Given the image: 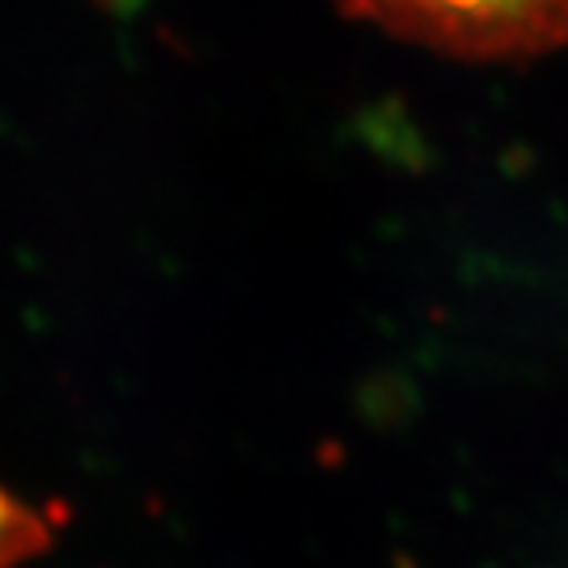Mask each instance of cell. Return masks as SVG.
<instances>
[{"mask_svg":"<svg viewBox=\"0 0 568 568\" xmlns=\"http://www.w3.org/2000/svg\"><path fill=\"white\" fill-rule=\"evenodd\" d=\"M392 38L454 60H531L568 41V0H339Z\"/></svg>","mask_w":568,"mask_h":568,"instance_id":"obj_1","label":"cell"},{"mask_svg":"<svg viewBox=\"0 0 568 568\" xmlns=\"http://www.w3.org/2000/svg\"><path fill=\"white\" fill-rule=\"evenodd\" d=\"M52 525L30 503L0 487V568H19L49 550Z\"/></svg>","mask_w":568,"mask_h":568,"instance_id":"obj_2","label":"cell"}]
</instances>
